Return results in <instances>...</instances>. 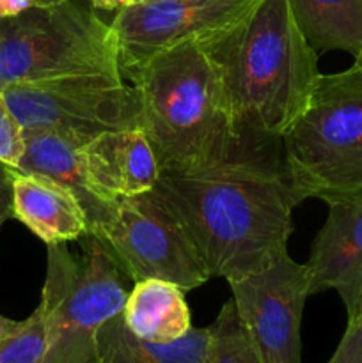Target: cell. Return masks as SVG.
Wrapping results in <instances>:
<instances>
[{"mask_svg": "<svg viewBox=\"0 0 362 363\" xmlns=\"http://www.w3.org/2000/svg\"><path fill=\"white\" fill-rule=\"evenodd\" d=\"M23 152V128L0 91V162L16 169Z\"/></svg>", "mask_w": 362, "mask_h": 363, "instance_id": "ffe728a7", "label": "cell"}, {"mask_svg": "<svg viewBox=\"0 0 362 363\" xmlns=\"http://www.w3.org/2000/svg\"><path fill=\"white\" fill-rule=\"evenodd\" d=\"M131 82L160 172L192 174L261 155L238 140L216 67L197 39L153 55Z\"/></svg>", "mask_w": 362, "mask_h": 363, "instance_id": "3957f363", "label": "cell"}, {"mask_svg": "<svg viewBox=\"0 0 362 363\" xmlns=\"http://www.w3.org/2000/svg\"><path fill=\"white\" fill-rule=\"evenodd\" d=\"M261 0H146L117 11L112 20L121 73L130 80L162 50L229 27Z\"/></svg>", "mask_w": 362, "mask_h": 363, "instance_id": "30bf717a", "label": "cell"}, {"mask_svg": "<svg viewBox=\"0 0 362 363\" xmlns=\"http://www.w3.org/2000/svg\"><path fill=\"white\" fill-rule=\"evenodd\" d=\"M60 2H66V0H34L35 6H55Z\"/></svg>", "mask_w": 362, "mask_h": 363, "instance_id": "484cf974", "label": "cell"}, {"mask_svg": "<svg viewBox=\"0 0 362 363\" xmlns=\"http://www.w3.org/2000/svg\"><path fill=\"white\" fill-rule=\"evenodd\" d=\"M121 318L135 337L149 342H174L192 330L185 291L176 284L158 279L135 282Z\"/></svg>", "mask_w": 362, "mask_h": 363, "instance_id": "9a60e30c", "label": "cell"}, {"mask_svg": "<svg viewBox=\"0 0 362 363\" xmlns=\"http://www.w3.org/2000/svg\"><path fill=\"white\" fill-rule=\"evenodd\" d=\"M20 323L21 321H14V319H9L6 318V315L0 314V342H2L4 339H7V337L20 326Z\"/></svg>", "mask_w": 362, "mask_h": 363, "instance_id": "d4e9b609", "label": "cell"}, {"mask_svg": "<svg viewBox=\"0 0 362 363\" xmlns=\"http://www.w3.org/2000/svg\"><path fill=\"white\" fill-rule=\"evenodd\" d=\"M87 236L135 282L165 280L187 293L212 279L180 225L149 194L110 202Z\"/></svg>", "mask_w": 362, "mask_h": 363, "instance_id": "ba28073f", "label": "cell"}, {"mask_svg": "<svg viewBox=\"0 0 362 363\" xmlns=\"http://www.w3.org/2000/svg\"><path fill=\"white\" fill-rule=\"evenodd\" d=\"M305 269L311 296L334 289L351 321L362 300V201L329 206Z\"/></svg>", "mask_w": 362, "mask_h": 363, "instance_id": "8fae6325", "label": "cell"}, {"mask_svg": "<svg viewBox=\"0 0 362 363\" xmlns=\"http://www.w3.org/2000/svg\"><path fill=\"white\" fill-rule=\"evenodd\" d=\"M153 199L180 225L212 279L234 282L287 254L302 202L280 152L192 174L160 172Z\"/></svg>", "mask_w": 362, "mask_h": 363, "instance_id": "6da1fadb", "label": "cell"}, {"mask_svg": "<svg viewBox=\"0 0 362 363\" xmlns=\"http://www.w3.org/2000/svg\"><path fill=\"white\" fill-rule=\"evenodd\" d=\"M229 286L259 362L302 363V314L311 296L305 264L286 254L266 269Z\"/></svg>", "mask_w": 362, "mask_h": 363, "instance_id": "9c48e42d", "label": "cell"}, {"mask_svg": "<svg viewBox=\"0 0 362 363\" xmlns=\"http://www.w3.org/2000/svg\"><path fill=\"white\" fill-rule=\"evenodd\" d=\"M204 363H261L238 318L233 300L224 303L209 325V342Z\"/></svg>", "mask_w": 362, "mask_h": 363, "instance_id": "ac0fdd59", "label": "cell"}, {"mask_svg": "<svg viewBox=\"0 0 362 363\" xmlns=\"http://www.w3.org/2000/svg\"><path fill=\"white\" fill-rule=\"evenodd\" d=\"M85 74L123 77L116 34L92 6L66 0L0 18V91Z\"/></svg>", "mask_w": 362, "mask_h": 363, "instance_id": "5b68a950", "label": "cell"}, {"mask_svg": "<svg viewBox=\"0 0 362 363\" xmlns=\"http://www.w3.org/2000/svg\"><path fill=\"white\" fill-rule=\"evenodd\" d=\"M85 144L87 142L57 131L25 130L23 152L16 170L45 177L67 188L80 201L87 223L91 225L103 215L109 204L96 194L89 179L84 155Z\"/></svg>", "mask_w": 362, "mask_h": 363, "instance_id": "5bb4252c", "label": "cell"}, {"mask_svg": "<svg viewBox=\"0 0 362 363\" xmlns=\"http://www.w3.org/2000/svg\"><path fill=\"white\" fill-rule=\"evenodd\" d=\"M25 130H50L82 142L141 128L142 101L123 77L85 74L14 84L2 91Z\"/></svg>", "mask_w": 362, "mask_h": 363, "instance_id": "52a82bcc", "label": "cell"}, {"mask_svg": "<svg viewBox=\"0 0 362 363\" xmlns=\"http://www.w3.org/2000/svg\"><path fill=\"white\" fill-rule=\"evenodd\" d=\"M85 241L82 257L66 245H48L39 301L46 337L43 363H99V328L123 312L128 298L116 262L94 238Z\"/></svg>", "mask_w": 362, "mask_h": 363, "instance_id": "8992f818", "label": "cell"}, {"mask_svg": "<svg viewBox=\"0 0 362 363\" xmlns=\"http://www.w3.org/2000/svg\"><path fill=\"white\" fill-rule=\"evenodd\" d=\"M298 27L316 52L362 53V0H287Z\"/></svg>", "mask_w": 362, "mask_h": 363, "instance_id": "e0dca14e", "label": "cell"}, {"mask_svg": "<svg viewBox=\"0 0 362 363\" xmlns=\"http://www.w3.org/2000/svg\"><path fill=\"white\" fill-rule=\"evenodd\" d=\"M348 323H355V325H361L362 326V300H361V305H358V311H357V315H355L351 321Z\"/></svg>", "mask_w": 362, "mask_h": 363, "instance_id": "4316f807", "label": "cell"}, {"mask_svg": "<svg viewBox=\"0 0 362 363\" xmlns=\"http://www.w3.org/2000/svg\"><path fill=\"white\" fill-rule=\"evenodd\" d=\"M295 190L327 206L362 201V69L322 74L280 140Z\"/></svg>", "mask_w": 362, "mask_h": 363, "instance_id": "277c9868", "label": "cell"}, {"mask_svg": "<svg viewBox=\"0 0 362 363\" xmlns=\"http://www.w3.org/2000/svg\"><path fill=\"white\" fill-rule=\"evenodd\" d=\"M45 318L39 307L0 342V363H43L45 357Z\"/></svg>", "mask_w": 362, "mask_h": 363, "instance_id": "d6986e66", "label": "cell"}, {"mask_svg": "<svg viewBox=\"0 0 362 363\" xmlns=\"http://www.w3.org/2000/svg\"><path fill=\"white\" fill-rule=\"evenodd\" d=\"M213 60L245 151H280L314 91L318 53L287 0H261L229 27L197 38Z\"/></svg>", "mask_w": 362, "mask_h": 363, "instance_id": "7a4b0ae2", "label": "cell"}, {"mask_svg": "<svg viewBox=\"0 0 362 363\" xmlns=\"http://www.w3.org/2000/svg\"><path fill=\"white\" fill-rule=\"evenodd\" d=\"M327 363H362V326L348 323L336 351Z\"/></svg>", "mask_w": 362, "mask_h": 363, "instance_id": "44dd1931", "label": "cell"}, {"mask_svg": "<svg viewBox=\"0 0 362 363\" xmlns=\"http://www.w3.org/2000/svg\"><path fill=\"white\" fill-rule=\"evenodd\" d=\"M84 155L92 188L106 204L149 194L160 177L156 156L141 128L99 135L84 145Z\"/></svg>", "mask_w": 362, "mask_h": 363, "instance_id": "7c38bea8", "label": "cell"}, {"mask_svg": "<svg viewBox=\"0 0 362 363\" xmlns=\"http://www.w3.org/2000/svg\"><path fill=\"white\" fill-rule=\"evenodd\" d=\"M137 2H146V0H137Z\"/></svg>", "mask_w": 362, "mask_h": 363, "instance_id": "f1b7e54d", "label": "cell"}, {"mask_svg": "<svg viewBox=\"0 0 362 363\" xmlns=\"http://www.w3.org/2000/svg\"><path fill=\"white\" fill-rule=\"evenodd\" d=\"M13 218L20 220L46 245H66L89 234L87 216L75 194L53 181L16 169Z\"/></svg>", "mask_w": 362, "mask_h": 363, "instance_id": "4fadbf2b", "label": "cell"}, {"mask_svg": "<svg viewBox=\"0 0 362 363\" xmlns=\"http://www.w3.org/2000/svg\"><path fill=\"white\" fill-rule=\"evenodd\" d=\"M13 167L0 162V225L13 218Z\"/></svg>", "mask_w": 362, "mask_h": 363, "instance_id": "7402d4cb", "label": "cell"}, {"mask_svg": "<svg viewBox=\"0 0 362 363\" xmlns=\"http://www.w3.org/2000/svg\"><path fill=\"white\" fill-rule=\"evenodd\" d=\"M209 326L194 328L169 344L149 342L135 337L121 314L106 321L98 332L99 363H204Z\"/></svg>", "mask_w": 362, "mask_h": 363, "instance_id": "2e32d148", "label": "cell"}, {"mask_svg": "<svg viewBox=\"0 0 362 363\" xmlns=\"http://www.w3.org/2000/svg\"><path fill=\"white\" fill-rule=\"evenodd\" d=\"M94 9L102 11H121L137 4V0H89Z\"/></svg>", "mask_w": 362, "mask_h": 363, "instance_id": "cb8c5ba5", "label": "cell"}, {"mask_svg": "<svg viewBox=\"0 0 362 363\" xmlns=\"http://www.w3.org/2000/svg\"><path fill=\"white\" fill-rule=\"evenodd\" d=\"M35 6L34 0H0V18H13Z\"/></svg>", "mask_w": 362, "mask_h": 363, "instance_id": "603a6c76", "label": "cell"}, {"mask_svg": "<svg viewBox=\"0 0 362 363\" xmlns=\"http://www.w3.org/2000/svg\"><path fill=\"white\" fill-rule=\"evenodd\" d=\"M353 64L358 67V69H362V53H361V55L355 57V62Z\"/></svg>", "mask_w": 362, "mask_h": 363, "instance_id": "83f0119b", "label": "cell"}]
</instances>
